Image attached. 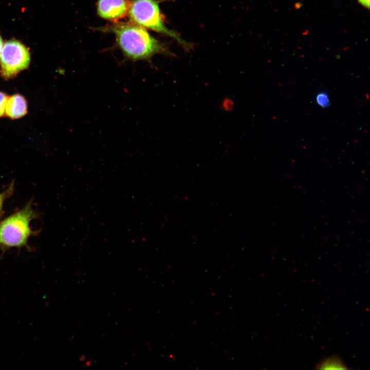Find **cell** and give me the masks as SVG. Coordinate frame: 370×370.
<instances>
[{"mask_svg": "<svg viewBox=\"0 0 370 370\" xmlns=\"http://www.w3.org/2000/svg\"><path fill=\"white\" fill-rule=\"evenodd\" d=\"M115 35L125 59L133 62H150L156 54L170 55L165 46L153 37L144 27L133 22H115L104 28Z\"/></svg>", "mask_w": 370, "mask_h": 370, "instance_id": "obj_1", "label": "cell"}, {"mask_svg": "<svg viewBox=\"0 0 370 370\" xmlns=\"http://www.w3.org/2000/svg\"><path fill=\"white\" fill-rule=\"evenodd\" d=\"M30 199L22 208L17 209L0 221V250L3 255L11 248H26L33 250L28 245L30 237L37 235L40 230H33L31 221L39 217L40 214L33 208Z\"/></svg>", "mask_w": 370, "mask_h": 370, "instance_id": "obj_2", "label": "cell"}, {"mask_svg": "<svg viewBox=\"0 0 370 370\" xmlns=\"http://www.w3.org/2000/svg\"><path fill=\"white\" fill-rule=\"evenodd\" d=\"M127 15L132 22L169 36L187 49L192 47L176 32L166 26L157 1L132 0L130 2Z\"/></svg>", "mask_w": 370, "mask_h": 370, "instance_id": "obj_3", "label": "cell"}, {"mask_svg": "<svg viewBox=\"0 0 370 370\" xmlns=\"http://www.w3.org/2000/svg\"><path fill=\"white\" fill-rule=\"evenodd\" d=\"M1 73L6 79L12 78L27 68L30 63V54L27 48L15 41L6 42L1 54Z\"/></svg>", "mask_w": 370, "mask_h": 370, "instance_id": "obj_4", "label": "cell"}, {"mask_svg": "<svg viewBox=\"0 0 370 370\" xmlns=\"http://www.w3.org/2000/svg\"><path fill=\"white\" fill-rule=\"evenodd\" d=\"M128 0H98L97 13L101 17L116 22L127 15Z\"/></svg>", "mask_w": 370, "mask_h": 370, "instance_id": "obj_5", "label": "cell"}, {"mask_svg": "<svg viewBox=\"0 0 370 370\" xmlns=\"http://www.w3.org/2000/svg\"><path fill=\"white\" fill-rule=\"evenodd\" d=\"M27 113V101L23 96L15 94L8 98L5 112L8 117L12 119H18Z\"/></svg>", "mask_w": 370, "mask_h": 370, "instance_id": "obj_6", "label": "cell"}, {"mask_svg": "<svg viewBox=\"0 0 370 370\" xmlns=\"http://www.w3.org/2000/svg\"><path fill=\"white\" fill-rule=\"evenodd\" d=\"M321 369H347L345 364L337 356H332L324 359L316 367Z\"/></svg>", "mask_w": 370, "mask_h": 370, "instance_id": "obj_7", "label": "cell"}, {"mask_svg": "<svg viewBox=\"0 0 370 370\" xmlns=\"http://www.w3.org/2000/svg\"><path fill=\"white\" fill-rule=\"evenodd\" d=\"M14 191V181H12L7 188L0 193V219L4 214V205L5 201L13 195Z\"/></svg>", "mask_w": 370, "mask_h": 370, "instance_id": "obj_8", "label": "cell"}, {"mask_svg": "<svg viewBox=\"0 0 370 370\" xmlns=\"http://www.w3.org/2000/svg\"><path fill=\"white\" fill-rule=\"evenodd\" d=\"M317 104L322 108H326L330 105V100L328 94L325 91H320L316 96Z\"/></svg>", "mask_w": 370, "mask_h": 370, "instance_id": "obj_9", "label": "cell"}, {"mask_svg": "<svg viewBox=\"0 0 370 370\" xmlns=\"http://www.w3.org/2000/svg\"><path fill=\"white\" fill-rule=\"evenodd\" d=\"M8 97L5 93L0 91V117L5 115V106Z\"/></svg>", "mask_w": 370, "mask_h": 370, "instance_id": "obj_10", "label": "cell"}, {"mask_svg": "<svg viewBox=\"0 0 370 370\" xmlns=\"http://www.w3.org/2000/svg\"><path fill=\"white\" fill-rule=\"evenodd\" d=\"M369 1L370 0H358L361 5L367 9L369 8Z\"/></svg>", "mask_w": 370, "mask_h": 370, "instance_id": "obj_11", "label": "cell"}, {"mask_svg": "<svg viewBox=\"0 0 370 370\" xmlns=\"http://www.w3.org/2000/svg\"><path fill=\"white\" fill-rule=\"evenodd\" d=\"M3 46V41H2L1 37L0 36V57H1V52L2 50Z\"/></svg>", "mask_w": 370, "mask_h": 370, "instance_id": "obj_12", "label": "cell"}]
</instances>
